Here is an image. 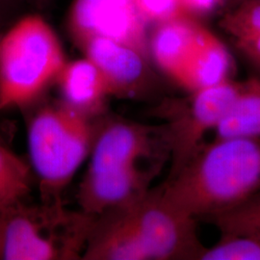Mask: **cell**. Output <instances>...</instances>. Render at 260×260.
<instances>
[{"mask_svg":"<svg viewBox=\"0 0 260 260\" xmlns=\"http://www.w3.org/2000/svg\"><path fill=\"white\" fill-rule=\"evenodd\" d=\"M242 1H243V0H242Z\"/></svg>","mask_w":260,"mask_h":260,"instance_id":"484cf974","label":"cell"},{"mask_svg":"<svg viewBox=\"0 0 260 260\" xmlns=\"http://www.w3.org/2000/svg\"><path fill=\"white\" fill-rule=\"evenodd\" d=\"M0 140H1V141H3V139H2V137H1V134H0Z\"/></svg>","mask_w":260,"mask_h":260,"instance_id":"d4e9b609","label":"cell"},{"mask_svg":"<svg viewBox=\"0 0 260 260\" xmlns=\"http://www.w3.org/2000/svg\"><path fill=\"white\" fill-rule=\"evenodd\" d=\"M30 110L29 165L37 177L42 203L63 204L66 188L90 155L95 119L84 116L61 101L40 102Z\"/></svg>","mask_w":260,"mask_h":260,"instance_id":"7a4b0ae2","label":"cell"},{"mask_svg":"<svg viewBox=\"0 0 260 260\" xmlns=\"http://www.w3.org/2000/svg\"><path fill=\"white\" fill-rule=\"evenodd\" d=\"M208 219L222 233L248 235L260 241V191L240 205Z\"/></svg>","mask_w":260,"mask_h":260,"instance_id":"2e32d148","label":"cell"},{"mask_svg":"<svg viewBox=\"0 0 260 260\" xmlns=\"http://www.w3.org/2000/svg\"><path fill=\"white\" fill-rule=\"evenodd\" d=\"M155 172L139 165L88 169L77 194L80 210L99 216L132 205L150 190Z\"/></svg>","mask_w":260,"mask_h":260,"instance_id":"30bf717a","label":"cell"},{"mask_svg":"<svg viewBox=\"0 0 260 260\" xmlns=\"http://www.w3.org/2000/svg\"><path fill=\"white\" fill-rule=\"evenodd\" d=\"M32 179L30 165L0 140V209L23 201L31 191Z\"/></svg>","mask_w":260,"mask_h":260,"instance_id":"9a60e30c","label":"cell"},{"mask_svg":"<svg viewBox=\"0 0 260 260\" xmlns=\"http://www.w3.org/2000/svg\"><path fill=\"white\" fill-rule=\"evenodd\" d=\"M140 16L145 21L161 23L186 16L180 0H134Z\"/></svg>","mask_w":260,"mask_h":260,"instance_id":"d6986e66","label":"cell"},{"mask_svg":"<svg viewBox=\"0 0 260 260\" xmlns=\"http://www.w3.org/2000/svg\"><path fill=\"white\" fill-rule=\"evenodd\" d=\"M215 139L247 136L260 138V78L242 82L238 98L215 130Z\"/></svg>","mask_w":260,"mask_h":260,"instance_id":"5bb4252c","label":"cell"},{"mask_svg":"<svg viewBox=\"0 0 260 260\" xmlns=\"http://www.w3.org/2000/svg\"><path fill=\"white\" fill-rule=\"evenodd\" d=\"M77 46L100 70L111 96L134 100L149 93L153 76L148 55L142 51L102 37L86 39Z\"/></svg>","mask_w":260,"mask_h":260,"instance_id":"9c48e42d","label":"cell"},{"mask_svg":"<svg viewBox=\"0 0 260 260\" xmlns=\"http://www.w3.org/2000/svg\"><path fill=\"white\" fill-rule=\"evenodd\" d=\"M158 144L165 147L161 127L107 116L95 119L89 170L139 165L153 156ZM166 149V148H165Z\"/></svg>","mask_w":260,"mask_h":260,"instance_id":"ba28073f","label":"cell"},{"mask_svg":"<svg viewBox=\"0 0 260 260\" xmlns=\"http://www.w3.org/2000/svg\"><path fill=\"white\" fill-rule=\"evenodd\" d=\"M50 2V0H0V10L5 12L6 10L19 7V6H33L43 7Z\"/></svg>","mask_w":260,"mask_h":260,"instance_id":"7402d4cb","label":"cell"},{"mask_svg":"<svg viewBox=\"0 0 260 260\" xmlns=\"http://www.w3.org/2000/svg\"><path fill=\"white\" fill-rule=\"evenodd\" d=\"M236 44L242 52L251 60V63L260 69V33L238 41Z\"/></svg>","mask_w":260,"mask_h":260,"instance_id":"44dd1931","label":"cell"},{"mask_svg":"<svg viewBox=\"0 0 260 260\" xmlns=\"http://www.w3.org/2000/svg\"><path fill=\"white\" fill-rule=\"evenodd\" d=\"M204 27L186 16L158 23L148 39V51L159 70L177 82Z\"/></svg>","mask_w":260,"mask_h":260,"instance_id":"7c38bea8","label":"cell"},{"mask_svg":"<svg viewBox=\"0 0 260 260\" xmlns=\"http://www.w3.org/2000/svg\"><path fill=\"white\" fill-rule=\"evenodd\" d=\"M159 189L170 204L194 218L240 205L260 191V138L214 139Z\"/></svg>","mask_w":260,"mask_h":260,"instance_id":"6da1fadb","label":"cell"},{"mask_svg":"<svg viewBox=\"0 0 260 260\" xmlns=\"http://www.w3.org/2000/svg\"><path fill=\"white\" fill-rule=\"evenodd\" d=\"M94 217L63 204L28 206L19 201L1 208V259H82Z\"/></svg>","mask_w":260,"mask_h":260,"instance_id":"277c9868","label":"cell"},{"mask_svg":"<svg viewBox=\"0 0 260 260\" xmlns=\"http://www.w3.org/2000/svg\"><path fill=\"white\" fill-rule=\"evenodd\" d=\"M66 62L59 38L39 15L0 31V112L34 107Z\"/></svg>","mask_w":260,"mask_h":260,"instance_id":"3957f363","label":"cell"},{"mask_svg":"<svg viewBox=\"0 0 260 260\" xmlns=\"http://www.w3.org/2000/svg\"><path fill=\"white\" fill-rule=\"evenodd\" d=\"M2 257V230H1V222H0V259Z\"/></svg>","mask_w":260,"mask_h":260,"instance_id":"603a6c76","label":"cell"},{"mask_svg":"<svg viewBox=\"0 0 260 260\" xmlns=\"http://www.w3.org/2000/svg\"><path fill=\"white\" fill-rule=\"evenodd\" d=\"M145 22L134 0H75L69 16L76 44L89 38H106L149 56Z\"/></svg>","mask_w":260,"mask_h":260,"instance_id":"52a82bcc","label":"cell"},{"mask_svg":"<svg viewBox=\"0 0 260 260\" xmlns=\"http://www.w3.org/2000/svg\"><path fill=\"white\" fill-rule=\"evenodd\" d=\"M241 84L230 79L158 107L159 116L165 121L160 126L162 139L171 157L168 178L177 175L204 146L206 134L216 130L233 107Z\"/></svg>","mask_w":260,"mask_h":260,"instance_id":"5b68a950","label":"cell"},{"mask_svg":"<svg viewBox=\"0 0 260 260\" xmlns=\"http://www.w3.org/2000/svg\"><path fill=\"white\" fill-rule=\"evenodd\" d=\"M61 102L91 119L106 113L111 93L102 73L93 62L84 57L66 62L56 78Z\"/></svg>","mask_w":260,"mask_h":260,"instance_id":"8fae6325","label":"cell"},{"mask_svg":"<svg viewBox=\"0 0 260 260\" xmlns=\"http://www.w3.org/2000/svg\"><path fill=\"white\" fill-rule=\"evenodd\" d=\"M119 209L143 260L199 259L205 249L196 218L170 204L159 188Z\"/></svg>","mask_w":260,"mask_h":260,"instance_id":"8992f818","label":"cell"},{"mask_svg":"<svg viewBox=\"0 0 260 260\" xmlns=\"http://www.w3.org/2000/svg\"><path fill=\"white\" fill-rule=\"evenodd\" d=\"M233 58L226 47L209 30L204 28L177 84L195 92L231 79Z\"/></svg>","mask_w":260,"mask_h":260,"instance_id":"4fadbf2b","label":"cell"},{"mask_svg":"<svg viewBox=\"0 0 260 260\" xmlns=\"http://www.w3.org/2000/svg\"><path fill=\"white\" fill-rule=\"evenodd\" d=\"M221 26L236 42L260 33V0H243L223 17Z\"/></svg>","mask_w":260,"mask_h":260,"instance_id":"ac0fdd59","label":"cell"},{"mask_svg":"<svg viewBox=\"0 0 260 260\" xmlns=\"http://www.w3.org/2000/svg\"><path fill=\"white\" fill-rule=\"evenodd\" d=\"M199 260H260V241L248 235L223 233L212 247H205Z\"/></svg>","mask_w":260,"mask_h":260,"instance_id":"e0dca14e","label":"cell"},{"mask_svg":"<svg viewBox=\"0 0 260 260\" xmlns=\"http://www.w3.org/2000/svg\"><path fill=\"white\" fill-rule=\"evenodd\" d=\"M3 15H4V12H2V11L0 10V19L2 18V16H3Z\"/></svg>","mask_w":260,"mask_h":260,"instance_id":"cb8c5ba5","label":"cell"},{"mask_svg":"<svg viewBox=\"0 0 260 260\" xmlns=\"http://www.w3.org/2000/svg\"><path fill=\"white\" fill-rule=\"evenodd\" d=\"M223 0H180L185 14L207 15L217 9Z\"/></svg>","mask_w":260,"mask_h":260,"instance_id":"ffe728a7","label":"cell"}]
</instances>
